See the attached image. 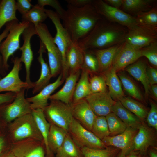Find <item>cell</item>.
<instances>
[{
  "label": "cell",
  "instance_id": "cell-1",
  "mask_svg": "<svg viewBox=\"0 0 157 157\" xmlns=\"http://www.w3.org/2000/svg\"><path fill=\"white\" fill-rule=\"evenodd\" d=\"M67 7L62 19V25L73 42L76 43L90 32L102 17L92 3L81 8L68 4Z\"/></svg>",
  "mask_w": 157,
  "mask_h": 157
},
{
  "label": "cell",
  "instance_id": "cell-2",
  "mask_svg": "<svg viewBox=\"0 0 157 157\" xmlns=\"http://www.w3.org/2000/svg\"><path fill=\"white\" fill-rule=\"evenodd\" d=\"M124 26L111 23L104 17L78 43L83 49H102L124 42L128 32Z\"/></svg>",
  "mask_w": 157,
  "mask_h": 157
},
{
  "label": "cell",
  "instance_id": "cell-3",
  "mask_svg": "<svg viewBox=\"0 0 157 157\" xmlns=\"http://www.w3.org/2000/svg\"><path fill=\"white\" fill-rule=\"evenodd\" d=\"M7 129L8 132L14 142L31 138L43 142L31 113L14 120L9 123Z\"/></svg>",
  "mask_w": 157,
  "mask_h": 157
},
{
  "label": "cell",
  "instance_id": "cell-4",
  "mask_svg": "<svg viewBox=\"0 0 157 157\" xmlns=\"http://www.w3.org/2000/svg\"><path fill=\"white\" fill-rule=\"evenodd\" d=\"M31 23L22 20L21 22L15 20L11 26L5 39L0 46L2 66L5 72L8 70L9 65L8 61L9 57L19 49L20 38L24 30Z\"/></svg>",
  "mask_w": 157,
  "mask_h": 157
},
{
  "label": "cell",
  "instance_id": "cell-5",
  "mask_svg": "<svg viewBox=\"0 0 157 157\" xmlns=\"http://www.w3.org/2000/svg\"><path fill=\"white\" fill-rule=\"evenodd\" d=\"M37 35L45 46L47 51L49 66L52 77H55L61 72L62 59L60 53L53 41L47 26L43 23L34 25Z\"/></svg>",
  "mask_w": 157,
  "mask_h": 157
},
{
  "label": "cell",
  "instance_id": "cell-6",
  "mask_svg": "<svg viewBox=\"0 0 157 157\" xmlns=\"http://www.w3.org/2000/svg\"><path fill=\"white\" fill-rule=\"evenodd\" d=\"M45 11L48 17L53 24L56 30V33L53 38L54 43L58 48L62 59L61 73L62 79L64 81L69 75L67 68L66 58L67 51L73 42L68 32L61 24L60 18L58 14L51 10L45 9Z\"/></svg>",
  "mask_w": 157,
  "mask_h": 157
},
{
  "label": "cell",
  "instance_id": "cell-7",
  "mask_svg": "<svg viewBox=\"0 0 157 157\" xmlns=\"http://www.w3.org/2000/svg\"><path fill=\"white\" fill-rule=\"evenodd\" d=\"M50 100V103L43 110L46 119L50 124L68 132L73 117L70 104H65L58 100Z\"/></svg>",
  "mask_w": 157,
  "mask_h": 157
},
{
  "label": "cell",
  "instance_id": "cell-8",
  "mask_svg": "<svg viewBox=\"0 0 157 157\" xmlns=\"http://www.w3.org/2000/svg\"><path fill=\"white\" fill-rule=\"evenodd\" d=\"M26 89H22L16 94L11 102L0 105V120L4 124L9 123L16 119L30 113V103L25 96Z\"/></svg>",
  "mask_w": 157,
  "mask_h": 157
},
{
  "label": "cell",
  "instance_id": "cell-9",
  "mask_svg": "<svg viewBox=\"0 0 157 157\" xmlns=\"http://www.w3.org/2000/svg\"><path fill=\"white\" fill-rule=\"evenodd\" d=\"M92 4L98 14L110 22L126 27L128 30L134 28L137 25L135 17L111 6L104 1L93 0Z\"/></svg>",
  "mask_w": 157,
  "mask_h": 157
},
{
  "label": "cell",
  "instance_id": "cell-10",
  "mask_svg": "<svg viewBox=\"0 0 157 157\" xmlns=\"http://www.w3.org/2000/svg\"><path fill=\"white\" fill-rule=\"evenodd\" d=\"M68 132L75 143L80 149L88 147L103 149L107 147L102 140L73 117Z\"/></svg>",
  "mask_w": 157,
  "mask_h": 157
},
{
  "label": "cell",
  "instance_id": "cell-11",
  "mask_svg": "<svg viewBox=\"0 0 157 157\" xmlns=\"http://www.w3.org/2000/svg\"><path fill=\"white\" fill-rule=\"evenodd\" d=\"M13 67L4 77L0 79V92L7 91L15 93L19 92L22 89H30L29 85L20 79L19 73L21 69L22 62L18 57H13Z\"/></svg>",
  "mask_w": 157,
  "mask_h": 157
},
{
  "label": "cell",
  "instance_id": "cell-12",
  "mask_svg": "<svg viewBox=\"0 0 157 157\" xmlns=\"http://www.w3.org/2000/svg\"><path fill=\"white\" fill-rule=\"evenodd\" d=\"M157 30L137 24L134 28L128 30L125 41L132 46L141 49L156 41Z\"/></svg>",
  "mask_w": 157,
  "mask_h": 157
},
{
  "label": "cell",
  "instance_id": "cell-13",
  "mask_svg": "<svg viewBox=\"0 0 157 157\" xmlns=\"http://www.w3.org/2000/svg\"><path fill=\"white\" fill-rule=\"evenodd\" d=\"M138 129L127 127L121 133L114 136H108L102 141L106 146L117 148L126 155L133 150L134 139Z\"/></svg>",
  "mask_w": 157,
  "mask_h": 157
},
{
  "label": "cell",
  "instance_id": "cell-14",
  "mask_svg": "<svg viewBox=\"0 0 157 157\" xmlns=\"http://www.w3.org/2000/svg\"><path fill=\"white\" fill-rule=\"evenodd\" d=\"M42 142L27 138L13 142L10 149L16 157H45Z\"/></svg>",
  "mask_w": 157,
  "mask_h": 157
},
{
  "label": "cell",
  "instance_id": "cell-15",
  "mask_svg": "<svg viewBox=\"0 0 157 157\" xmlns=\"http://www.w3.org/2000/svg\"><path fill=\"white\" fill-rule=\"evenodd\" d=\"M24 42L19 49L22 52L21 57L19 58L21 62L25 65L26 71L25 82L29 86L33 84L30 79V67L33 58V52L31 44V40L34 35H37V33L34 25L30 23L29 25L24 30L22 34Z\"/></svg>",
  "mask_w": 157,
  "mask_h": 157
},
{
  "label": "cell",
  "instance_id": "cell-16",
  "mask_svg": "<svg viewBox=\"0 0 157 157\" xmlns=\"http://www.w3.org/2000/svg\"><path fill=\"white\" fill-rule=\"evenodd\" d=\"M141 49L135 48L124 41L116 54L111 67L116 72L125 68L142 57Z\"/></svg>",
  "mask_w": 157,
  "mask_h": 157
},
{
  "label": "cell",
  "instance_id": "cell-17",
  "mask_svg": "<svg viewBox=\"0 0 157 157\" xmlns=\"http://www.w3.org/2000/svg\"><path fill=\"white\" fill-rule=\"evenodd\" d=\"M85 99L97 116L106 117L112 112V108L115 102L107 90L91 94Z\"/></svg>",
  "mask_w": 157,
  "mask_h": 157
},
{
  "label": "cell",
  "instance_id": "cell-18",
  "mask_svg": "<svg viewBox=\"0 0 157 157\" xmlns=\"http://www.w3.org/2000/svg\"><path fill=\"white\" fill-rule=\"evenodd\" d=\"M156 137L153 128L143 122L138 129L134 139L133 151L144 155L150 147L156 146Z\"/></svg>",
  "mask_w": 157,
  "mask_h": 157
},
{
  "label": "cell",
  "instance_id": "cell-19",
  "mask_svg": "<svg viewBox=\"0 0 157 157\" xmlns=\"http://www.w3.org/2000/svg\"><path fill=\"white\" fill-rule=\"evenodd\" d=\"M73 117L84 127L91 131L97 117L85 99L70 104Z\"/></svg>",
  "mask_w": 157,
  "mask_h": 157
},
{
  "label": "cell",
  "instance_id": "cell-20",
  "mask_svg": "<svg viewBox=\"0 0 157 157\" xmlns=\"http://www.w3.org/2000/svg\"><path fill=\"white\" fill-rule=\"evenodd\" d=\"M64 81L61 72L55 81L49 84L37 94L27 98V100L30 103L31 110L40 109L43 110L48 105V100L51 94Z\"/></svg>",
  "mask_w": 157,
  "mask_h": 157
},
{
  "label": "cell",
  "instance_id": "cell-21",
  "mask_svg": "<svg viewBox=\"0 0 157 157\" xmlns=\"http://www.w3.org/2000/svg\"><path fill=\"white\" fill-rule=\"evenodd\" d=\"M81 70L70 74L65 79L63 87L57 92L51 95L49 100L60 101L67 104H71L77 82L80 77Z\"/></svg>",
  "mask_w": 157,
  "mask_h": 157
},
{
  "label": "cell",
  "instance_id": "cell-22",
  "mask_svg": "<svg viewBox=\"0 0 157 157\" xmlns=\"http://www.w3.org/2000/svg\"><path fill=\"white\" fill-rule=\"evenodd\" d=\"M46 49L43 44L40 40V46L38 52V60L41 66V72L38 79L33 82L32 92L35 94L39 92L44 87L49 84L52 77L49 66L45 62L43 53L45 52Z\"/></svg>",
  "mask_w": 157,
  "mask_h": 157
},
{
  "label": "cell",
  "instance_id": "cell-23",
  "mask_svg": "<svg viewBox=\"0 0 157 157\" xmlns=\"http://www.w3.org/2000/svg\"><path fill=\"white\" fill-rule=\"evenodd\" d=\"M106 85L109 89V93L115 101H118L124 96L120 79L115 69L111 67L103 72Z\"/></svg>",
  "mask_w": 157,
  "mask_h": 157
},
{
  "label": "cell",
  "instance_id": "cell-24",
  "mask_svg": "<svg viewBox=\"0 0 157 157\" xmlns=\"http://www.w3.org/2000/svg\"><path fill=\"white\" fill-rule=\"evenodd\" d=\"M123 43L104 49H93L98 60L99 71L104 72L111 67L115 56Z\"/></svg>",
  "mask_w": 157,
  "mask_h": 157
},
{
  "label": "cell",
  "instance_id": "cell-25",
  "mask_svg": "<svg viewBox=\"0 0 157 157\" xmlns=\"http://www.w3.org/2000/svg\"><path fill=\"white\" fill-rule=\"evenodd\" d=\"M83 57L84 50L78 43H73L68 49L66 54V64L69 74L81 70Z\"/></svg>",
  "mask_w": 157,
  "mask_h": 157
},
{
  "label": "cell",
  "instance_id": "cell-26",
  "mask_svg": "<svg viewBox=\"0 0 157 157\" xmlns=\"http://www.w3.org/2000/svg\"><path fill=\"white\" fill-rule=\"evenodd\" d=\"M112 112L117 115L127 127L138 129L144 122L124 107L119 101L115 102Z\"/></svg>",
  "mask_w": 157,
  "mask_h": 157
},
{
  "label": "cell",
  "instance_id": "cell-27",
  "mask_svg": "<svg viewBox=\"0 0 157 157\" xmlns=\"http://www.w3.org/2000/svg\"><path fill=\"white\" fill-rule=\"evenodd\" d=\"M147 66L141 60H137L125 69L133 77L140 81L143 85L146 95L149 92L150 85L146 72Z\"/></svg>",
  "mask_w": 157,
  "mask_h": 157
},
{
  "label": "cell",
  "instance_id": "cell-28",
  "mask_svg": "<svg viewBox=\"0 0 157 157\" xmlns=\"http://www.w3.org/2000/svg\"><path fill=\"white\" fill-rule=\"evenodd\" d=\"M89 73L81 69L80 76L75 88L72 102L74 103L85 99L91 93L89 83Z\"/></svg>",
  "mask_w": 157,
  "mask_h": 157
},
{
  "label": "cell",
  "instance_id": "cell-29",
  "mask_svg": "<svg viewBox=\"0 0 157 157\" xmlns=\"http://www.w3.org/2000/svg\"><path fill=\"white\" fill-rule=\"evenodd\" d=\"M31 113L42 137L47 154H49L50 150L48 145L47 138L51 124L46 119L43 110L32 109Z\"/></svg>",
  "mask_w": 157,
  "mask_h": 157
},
{
  "label": "cell",
  "instance_id": "cell-30",
  "mask_svg": "<svg viewBox=\"0 0 157 157\" xmlns=\"http://www.w3.org/2000/svg\"><path fill=\"white\" fill-rule=\"evenodd\" d=\"M15 0H1L0 3V30L7 23L19 20L16 16L17 9Z\"/></svg>",
  "mask_w": 157,
  "mask_h": 157
},
{
  "label": "cell",
  "instance_id": "cell-31",
  "mask_svg": "<svg viewBox=\"0 0 157 157\" xmlns=\"http://www.w3.org/2000/svg\"><path fill=\"white\" fill-rule=\"evenodd\" d=\"M68 133L64 129L51 124L47 138L48 147L51 150L57 152L61 147Z\"/></svg>",
  "mask_w": 157,
  "mask_h": 157
},
{
  "label": "cell",
  "instance_id": "cell-32",
  "mask_svg": "<svg viewBox=\"0 0 157 157\" xmlns=\"http://www.w3.org/2000/svg\"><path fill=\"white\" fill-rule=\"evenodd\" d=\"M119 101L124 107L144 122L148 111L143 105L128 97L124 96Z\"/></svg>",
  "mask_w": 157,
  "mask_h": 157
},
{
  "label": "cell",
  "instance_id": "cell-33",
  "mask_svg": "<svg viewBox=\"0 0 157 157\" xmlns=\"http://www.w3.org/2000/svg\"><path fill=\"white\" fill-rule=\"evenodd\" d=\"M154 1L152 0H123L122 6L126 11L137 14L150 10Z\"/></svg>",
  "mask_w": 157,
  "mask_h": 157
},
{
  "label": "cell",
  "instance_id": "cell-34",
  "mask_svg": "<svg viewBox=\"0 0 157 157\" xmlns=\"http://www.w3.org/2000/svg\"><path fill=\"white\" fill-rule=\"evenodd\" d=\"M79 148L68 132L62 145L57 151V157H82Z\"/></svg>",
  "mask_w": 157,
  "mask_h": 157
},
{
  "label": "cell",
  "instance_id": "cell-35",
  "mask_svg": "<svg viewBox=\"0 0 157 157\" xmlns=\"http://www.w3.org/2000/svg\"><path fill=\"white\" fill-rule=\"evenodd\" d=\"M84 157H116L120 150L112 146H107L103 149H95L88 147L81 149Z\"/></svg>",
  "mask_w": 157,
  "mask_h": 157
},
{
  "label": "cell",
  "instance_id": "cell-36",
  "mask_svg": "<svg viewBox=\"0 0 157 157\" xmlns=\"http://www.w3.org/2000/svg\"><path fill=\"white\" fill-rule=\"evenodd\" d=\"M137 24L157 30V9L156 7L146 12L137 14Z\"/></svg>",
  "mask_w": 157,
  "mask_h": 157
},
{
  "label": "cell",
  "instance_id": "cell-37",
  "mask_svg": "<svg viewBox=\"0 0 157 157\" xmlns=\"http://www.w3.org/2000/svg\"><path fill=\"white\" fill-rule=\"evenodd\" d=\"M44 7L38 4L33 5L30 10L22 15V20L29 22L34 25L42 23L48 17Z\"/></svg>",
  "mask_w": 157,
  "mask_h": 157
},
{
  "label": "cell",
  "instance_id": "cell-38",
  "mask_svg": "<svg viewBox=\"0 0 157 157\" xmlns=\"http://www.w3.org/2000/svg\"><path fill=\"white\" fill-rule=\"evenodd\" d=\"M124 90L131 96L139 101H143V97L139 88L126 74L120 72L118 75Z\"/></svg>",
  "mask_w": 157,
  "mask_h": 157
},
{
  "label": "cell",
  "instance_id": "cell-39",
  "mask_svg": "<svg viewBox=\"0 0 157 157\" xmlns=\"http://www.w3.org/2000/svg\"><path fill=\"white\" fill-rule=\"evenodd\" d=\"M110 136H114L123 132L127 127L126 124L114 113L106 116Z\"/></svg>",
  "mask_w": 157,
  "mask_h": 157
},
{
  "label": "cell",
  "instance_id": "cell-40",
  "mask_svg": "<svg viewBox=\"0 0 157 157\" xmlns=\"http://www.w3.org/2000/svg\"><path fill=\"white\" fill-rule=\"evenodd\" d=\"M91 131L101 140L105 137L110 136L106 117L97 116L93 123Z\"/></svg>",
  "mask_w": 157,
  "mask_h": 157
},
{
  "label": "cell",
  "instance_id": "cell-41",
  "mask_svg": "<svg viewBox=\"0 0 157 157\" xmlns=\"http://www.w3.org/2000/svg\"><path fill=\"white\" fill-rule=\"evenodd\" d=\"M84 50L83 62L81 69L84 70L89 74L99 71L97 59L91 49Z\"/></svg>",
  "mask_w": 157,
  "mask_h": 157
},
{
  "label": "cell",
  "instance_id": "cell-42",
  "mask_svg": "<svg viewBox=\"0 0 157 157\" xmlns=\"http://www.w3.org/2000/svg\"><path fill=\"white\" fill-rule=\"evenodd\" d=\"M142 56L146 57L153 66H157V42L156 41L141 49Z\"/></svg>",
  "mask_w": 157,
  "mask_h": 157
},
{
  "label": "cell",
  "instance_id": "cell-43",
  "mask_svg": "<svg viewBox=\"0 0 157 157\" xmlns=\"http://www.w3.org/2000/svg\"><path fill=\"white\" fill-rule=\"evenodd\" d=\"M89 83L92 94L107 90L105 80L102 76H94L89 79Z\"/></svg>",
  "mask_w": 157,
  "mask_h": 157
},
{
  "label": "cell",
  "instance_id": "cell-44",
  "mask_svg": "<svg viewBox=\"0 0 157 157\" xmlns=\"http://www.w3.org/2000/svg\"><path fill=\"white\" fill-rule=\"evenodd\" d=\"M151 108L146 118L148 126L157 130V106L155 103L150 101Z\"/></svg>",
  "mask_w": 157,
  "mask_h": 157
},
{
  "label": "cell",
  "instance_id": "cell-45",
  "mask_svg": "<svg viewBox=\"0 0 157 157\" xmlns=\"http://www.w3.org/2000/svg\"><path fill=\"white\" fill-rule=\"evenodd\" d=\"M38 5L42 7L49 5L54 8L56 10L60 19H62L65 10L62 7L59 2L56 0H38Z\"/></svg>",
  "mask_w": 157,
  "mask_h": 157
},
{
  "label": "cell",
  "instance_id": "cell-46",
  "mask_svg": "<svg viewBox=\"0 0 157 157\" xmlns=\"http://www.w3.org/2000/svg\"><path fill=\"white\" fill-rule=\"evenodd\" d=\"M31 0H17L16 2V7L22 15L27 12L31 9L33 5L31 3Z\"/></svg>",
  "mask_w": 157,
  "mask_h": 157
},
{
  "label": "cell",
  "instance_id": "cell-47",
  "mask_svg": "<svg viewBox=\"0 0 157 157\" xmlns=\"http://www.w3.org/2000/svg\"><path fill=\"white\" fill-rule=\"evenodd\" d=\"M15 21V20H13L11 22H8L6 24V27L5 29L0 34V46L1 44V42L3 40V39L6 38V37L7 36V35H8L10 29L12 25L14 23ZM0 67L1 68L2 72L1 75H4L5 74V72H4L3 69L2 58L1 56L0 55Z\"/></svg>",
  "mask_w": 157,
  "mask_h": 157
},
{
  "label": "cell",
  "instance_id": "cell-48",
  "mask_svg": "<svg viewBox=\"0 0 157 157\" xmlns=\"http://www.w3.org/2000/svg\"><path fill=\"white\" fill-rule=\"evenodd\" d=\"M147 74L150 85L157 83V70L155 68L151 67L147 68Z\"/></svg>",
  "mask_w": 157,
  "mask_h": 157
},
{
  "label": "cell",
  "instance_id": "cell-49",
  "mask_svg": "<svg viewBox=\"0 0 157 157\" xmlns=\"http://www.w3.org/2000/svg\"><path fill=\"white\" fill-rule=\"evenodd\" d=\"M16 93L11 92H8L0 94V105L12 102L15 99Z\"/></svg>",
  "mask_w": 157,
  "mask_h": 157
},
{
  "label": "cell",
  "instance_id": "cell-50",
  "mask_svg": "<svg viewBox=\"0 0 157 157\" xmlns=\"http://www.w3.org/2000/svg\"><path fill=\"white\" fill-rule=\"evenodd\" d=\"M68 4L77 8L83 7L87 5L92 3V0H66Z\"/></svg>",
  "mask_w": 157,
  "mask_h": 157
},
{
  "label": "cell",
  "instance_id": "cell-51",
  "mask_svg": "<svg viewBox=\"0 0 157 157\" xmlns=\"http://www.w3.org/2000/svg\"><path fill=\"white\" fill-rule=\"evenodd\" d=\"M4 130L0 133V155L8 148V134L6 135Z\"/></svg>",
  "mask_w": 157,
  "mask_h": 157
},
{
  "label": "cell",
  "instance_id": "cell-52",
  "mask_svg": "<svg viewBox=\"0 0 157 157\" xmlns=\"http://www.w3.org/2000/svg\"><path fill=\"white\" fill-rule=\"evenodd\" d=\"M123 0H105L106 3L114 8H119L122 6Z\"/></svg>",
  "mask_w": 157,
  "mask_h": 157
},
{
  "label": "cell",
  "instance_id": "cell-53",
  "mask_svg": "<svg viewBox=\"0 0 157 157\" xmlns=\"http://www.w3.org/2000/svg\"><path fill=\"white\" fill-rule=\"evenodd\" d=\"M0 157H16L10 149L8 148L0 155Z\"/></svg>",
  "mask_w": 157,
  "mask_h": 157
},
{
  "label": "cell",
  "instance_id": "cell-54",
  "mask_svg": "<svg viewBox=\"0 0 157 157\" xmlns=\"http://www.w3.org/2000/svg\"><path fill=\"white\" fill-rule=\"evenodd\" d=\"M150 91L153 97L156 99L157 98V85L156 84L150 85L149 92Z\"/></svg>",
  "mask_w": 157,
  "mask_h": 157
},
{
  "label": "cell",
  "instance_id": "cell-55",
  "mask_svg": "<svg viewBox=\"0 0 157 157\" xmlns=\"http://www.w3.org/2000/svg\"><path fill=\"white\" fill-rule=\"evenodd\" d=\"M140 154L139 152L133 151L125 155V157H141Z\"/></svg>",
  "mask_w": 157,
  "mask_h": 157
},
{
  "label": "cell",
  "instance_id": "cell-56",
  "mask_svg": "<svg viewBox=\"0 0 157 157\" xmlns=\"http://www.w3.org/2000/svg\"><path fill=\"white\" fill-rule=\"evenodd\" d=\"M154 147H151V148L149 150V154L150 157H157V153Z\"/></svg>",
  "mask_w": 157,
  "mask_h": 157
},
{
  "label": "cell",
  "instance_id": "cell-57",
  "mask_svg": "<svg viewBox=\"0 0 157 157\" xmlns=\"http://www.w3.org/2000/svg\"><path fill=\"white\" fill-rule=\"evenodd\" d=\"M5 124L0 120V133L5 129Z\"/></svg>",
  "mask_w": 157,
  "mask_h": 157
},
{
  "label": "cell",
  "instance_id": "cell-58",
  "mask_svg": "<svg viewBox=\"0 0 157 157\" xmlns=\"http://www.w3.org/2000/svg\"><path fill=\"white\" fill-rule=\"evenodd\" d=\"M125 155L120 151L117 157H125Z\"/></svg>",
  "mask_w": 157,
  "mask_h": 157
},
{
  "label": "cell",
  "instance_id": "cell-59",
  "mask_svg": "<svg viewBox=\"0 0 157 157\" xmlns=\"http://www.w3.org/2000/svg\"><path fill=\"white\" fill-rule=\"evenodd\" d=\"M2 74V72L1 70V68L0 67V79L1 78V75Z\"/></svg>",
  "mask_w": 157,
  "mask_h": 157
},
{
  "label": "cell",
  "instance_id": "cell-60",
  "mask_svg": "<svg viewBox=\"0 0 157 157\" xmlns=\"http://www.w3.org/2000/svg\"><path fill=\"white\" fill-rule=\"evenodd\" d=\"M1 0H0V2H1Z\"/></svg>",
  "mask_w": 157,
  "mask_h": 157
}]
</instances>
